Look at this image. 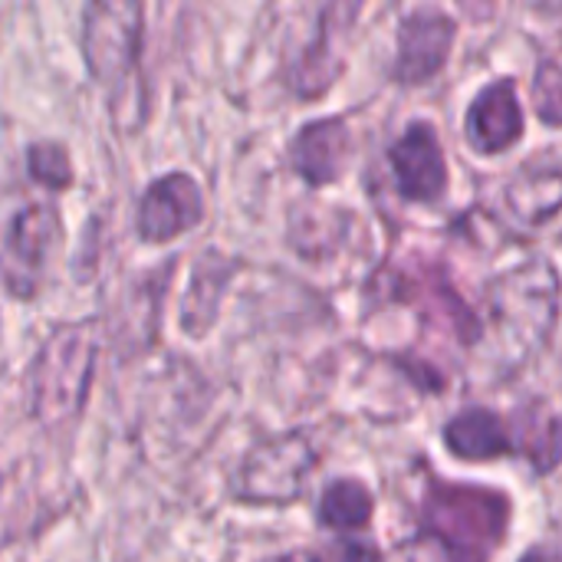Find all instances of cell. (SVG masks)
<instances>
[{"label":"cell","mask_w":562,"mask_h":562,"mask_svg":"<svg viewBox=\"0 0 562 562\" xmlns=\"http://www.w3.org/2000/svg\"><path fill=\"white\" fill-rule=\"evenodd\" d=\"M464 132L481 155H504L524 138V105L514 76H501L474 95Z\"/></svg>","instance_id":"obj_9"},{"label":"cell","mask_w":562,"mask_h":562,"mask_svg":"<svg viewBox=\"0 0 562 562\" xmlns=\"http://www.w3.org/2000/svg\"><path fill=\"white\" fill-rule=\"evenodd\" d=\"M313 468L316 448L306 435H277L244 458L234 491L247 504H293L300 501Z\"/></svg>","instance_id":"obj_4"},{"label":"cell","mask_w":562,"mask_h":562,"mask_svg":"<svg viewBox=\"0 0 562 562\" xmlns=\"http://www.w3.org/2000/svg\"><path fill=\"white\" fill-rule=\"evenodd\" d=\"M319 524L329 527V530H339V533H349V530H362L372 514H375V501H372V491L356 481V477H339L333 481L323 497H319Z\"/></svg>","instance_id":"obj_15"},{"label":"cell","mask_w":562,"mask_h":562,"mask_svg":"<svg viewBox=\"0 0 562 562\" xmlns=\"http://www.w3.org/2000/svg\"><path fill=\"white\" fill-rule=\"evenodd\" d=\"M458 40V23L438 10V7H418L412 10L398 26V53L392 76L405 86H422L435 79L451 56V46Z\"/></svg>","instance_id":"obj_6"},{"label":"cell","mask_w":562,"mask_h":562,"mask_svg":"<svg viewBox=\"0 0 562 562\" xmlns=\"http://www.w3.org/2000/svg\"><path fill=\"white\" fill-rule=\"evenodd\" d=\"M59 237V214L53 204H26L7 234L0 257V280L13 296H33L43 277V263Z\"/></svg>","instance_id":"obj_5"},{"label":"cell","mask_w":562,"mask_h":562,"mask_svg":"<svg viewBox=\"0 0 562 562\" xmlns=\"http://www.w3.org/2000/svg\"><path fill=\"white\" fill-rule=\"evenodd\" d=\"M395 296L415 303V306L422 310L425 319L441 323V326H445L448 333H454L464 346H474V342L481 339V333H484V323H481V319L474 316V310L448 286V280H445L438 270L425 273L422 280L402 277V286H398Z\"/></svg>","instance_id":"obj_11"},{"label":"cell","mask_w":562,"mask_h":562,"mask_svg":"<svg viewBox=\"0 0 562 562\" xmlns=\"http://www.w3.org/2000/svg\"><path fill=\"white\" fill-rule=\"evenodd\" d=\"M514 454H520L537 474H553L562 461V418L543 402L530 398L510 415Z\"/></svg>","instance_id":"obj_12"},{"label":"cell","mask_w":562,"mask_h":562,"mask_svg":"<svg viewBox=\"0 0 562 562\" xmlns=\"http://www.w3.org/2000/svg\"><path fill=\"white\" fill-rule=\"evenodd\" d=\"M445 445L454 458L471 461V464H484V461H497V458L514 454L510 425L497 412L481 408V405L458 412L445 425Z\"/></svg>","instance_id":"obj_13"},{"label":"cell","mask_w":562,"mask_h":562,"mask_svg":"<svg viewBox=\"0 0 562 562\" xmlns=\"http://www.w3.org/2000/svg\"><path fill=\"white\" fill-rule=\"evenodd\" d=\"M507 204L510 214L527 224L540 227L550 217H557L562 207V171L553 168H527L517 178L507 181Z\"/></svg>","instance_id":"obj_14"},{"label":"cell","mask_w":562,"mask_h":562,"mask_svg":"<svg viewBox=\"0 0 562 562\" xmlns=\"http://www.w3.org/2000/svg\"><path fill=\"white\" fill-rule=\"evenodd\" d=\"M204 221V194L184 171L161 175L138 201V234L148 244H168Z\"/></svg>","instance_id":"obj_7"},{"label":"cell","mask_w":562,"mask_h":562,"mask_svg":"<svg viewBox=\"0 0 562 562\" xmlns=\"http://www.w3.org/2000/svg\"><path fill=\"white\" fill-rule=\"evenodd\" d=\"M82 56L105 92L112 122L122 132H135L148 112L142 82V3H89L82 16Z\"/></svg>","instance_id":"obj_1"},{"label":"cell","mask_w":562,"mask_h":562,"mask_svg":"<svg viewBox=\"0 0 562 562\" xmlns=\"http://www.w3.org/2000/svg\"><path fill=\"white\" fill-rule=\"evenodd\" d=\"M313 562H382V553L372 540L342 537V540H333L329 547L316 550Z\"/></svg>","instance_id":"obj_18"},{"label":"cell","mask_w":562,"mask_h":562,"mask_svg":"<svg viewBox=\"0 0 562 562\" xmlns=\"http://www.w3.org/2000/svg\"><path fill=\"white\" fill-rule=\"evenodd\" d=\"M520 562H562V553L550 550V547H530V550L520 557Z\"/></svg>","instance_id":"obj_19"},{"label":"cell","mask_w":562,"mask_h":562,"mask_svg":"<svg viewBox=\"0 0 562 562\" xmlns=\"http://www.w3.org/2000/svg\"><path fill=\"white\" fill-rule=\"evenodd\" d=\"M26 165H30V175L43 184V188H53V191H63L72 184L76 171H72V158L66 151L63 142H33L30 151H26Z\"/></svg>","instance_id":"obj_16"},{"label":"cell","mask_w":562,"mask_h":562,"mask_svg":"<svg viewBox=\"0 0 562 562\" xmlns=\"http://www.w3.org/2000/svg\"><path fill=\"white\" fill-rule=\"evenodd\" d=\"M99 356V319L63 323L40 346L30 369V405L46 428L79 418Z\"/></svg>","instance_id":"obj_3"},{"label":"cell","mask_w":562,"mask_h":562,"mask_svg":"<svg viewBox=\"0 0 562 562\" xmlns=\"http://www.w3.org/2000/svg\"><path fill=\"white\" fill-rule=\"evenodd\" d=\"M349 155H352V135L339 115L306 122L290 145L293 171L313 188L333 184L346 171Z\"/></svg>","instance_id":"obj_10"},{"label":"cell","mask_w":562,"mask_h":562,"mask_svg":"<svg viewBox=\"0 0 562 562\" xmlns=\"http://www.w3.org/2000/svg\"><path fill=\"white\" fill-rule=\"evenodd\" d=\"M533 105L543 122L562 125V63H540L533 76Z\"/></svg>","instance_id":"obj_17"},{"label":"cell","mask_w":562,"mask_h":562,"mask_svg":"<svg viewBox=\"0 0 562 562\" xmlns=\"http://www.w3.org/2000/svg\"><path fill=\"white\" fill-rule=\"evenodd\" d=\"M510 517L514 504L504 491L431 477L418 507V537L441 550V562H491Z\"/></svg>","instance_id":"obj_2"},{"label":"cell","mask_w":562,"mask_h":562,"mask_svg":"<svg viewBox=\"0 0 562 562\" xmlns=\"http://www.w3.org/2000/svg\"><path fill=\"white\" fill-rule=\"evenodd\" d=\"M389 165L408 201L431 204L448 191V161L431 122H412L408 132L389 148Z\"/></svg>","instance_id":"obj_8"},{"label":"cell","mask_w":562,"mask_h":562,"mask_svg":"<svg viewBox=\"0 0 562 562\" xmlns=\"http://www.w3.org/2000/svg\"><path fill=\"white\" fill-rule=\"evenodd\" d=\"M267 562H313V553H303V550H293V553H283V557H273Z\"/></svg>","instance_id":"obj_20"}]
</instances>
